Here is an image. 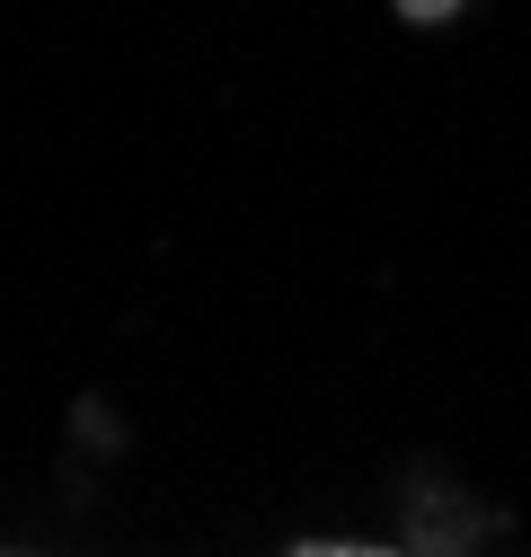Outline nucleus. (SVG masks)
<instances>
[{
    "label": "nucleus",
    "instance_id": "nucleus-1",
    "mask_svg": "<svg viewBox=\"0 0 531 557\" xmlns=\"http://www.w3.org/2000/svg\"><path fill=\"white\" fill-rule=\"evenodd\" d=\"M293 557H381V548H293Z\"/></svg>",
    "mask_w": 531,
    "mask_h": 557
}]
</instances>
